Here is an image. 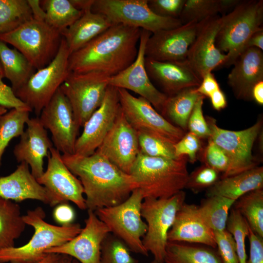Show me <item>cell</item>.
I'll return each instance as SVG.
<instances>
[{"label":"cell","instance_id":"cell-50","mask_svg":"<svg viewBox=\"0 0 263 263\" xmlns=\"http://www.w3.org/2000/svg\"><path fill=\"white\" fill-rule=\"evenodd\" d=\"M55 220L61 225H68L73 224L75 213L72 207L67 203L56 205L53 211Z\"/></svg>","mask_w":263,"mask_h":263},{"label":"cell","instance_id":"cell-60","mask_svg":"<svg viewBox=\"0 0 263 263\" xmlns=\"http://www.w3.org/2000/svg\"><path fill=\"white\" fill-rule=\"evenodd\" d=\"M150 263H160L154 259Z\"/></svg>","mask_w":263,"mask_h":263},{"label":"cell","instance_id":"cell-8","mask_svg":"<svg viewBox=\"0 0 263 263\" xmlns=\"http://www.w3.org/2000/svg\"><path fill=\"white\" fill-rule=\"evenodd\" d=\"M185 198L186 193L182 190L168 198H146L142 202L141 216L147 225L143 244L160 263H163L166 255L169 231Z\"/></svg>","mask_w":263,"mask_h":263},{"label":"cell","instance_id":"cell-35","mask_svg":"<svg viewBox=\"0 0 263 263\" xmlns=\"http://www.w3.org/2000/svg\"><path fill=\"white\" fill-rule=\"evenodd\" d=\"M41 5L46 13L45 22L61 34L82 15L70 0H43Z\"/></svg>","mask_w":263,"mask_h":263},{"label":"cell","instance_id":"cell-42","mask_svg":"<svg viewBox=\"0 0 263 263\" xmlns=\"http://www.w3.org/2000/svg\"><path fill=\"white\" fill-rule=\"evenodd\" d=\"M219 173L213 169L204 165L188 175L185 188L190 189L194 193L207 189L220 179Z\"/></svg>","mask_w":263,"mask_h":263},{"label":"cell","instance_id":"cell-58","mask_svg":"<svg viewBox=\"0 0 263 263\" xmlns=\"http://www.w3.org/2000/svg\"><path fill=\"white\" fill-rule=\"evenodd\" d=\"M56 263H80L75 259L65 255H61V257Z\"/></svg>","mask_w":263,"mask_h":263},{"label":"cell","instance_id":"cell-34","mask_svg":"<svg viewBox=\"0 0 263 263\" xmlns=\"http://www.w3.org/2000/svg\"><path fill=\"white\" fill-rule=\"evenodd\" d=\"M231 0H185L179 19L183 24L200 22L221 13L225 15L233 8Z\"/></svg>","mask_w":263,"mask_h":263},{"label":"cell","instance_id":"cell-61","mask_svg":"<svg viewBox=\"0 0 263 263\" xmlns=\"http://www.w3.org/2000/svg\"><path fill=\"white\" fill-rule=\"evenodd\" d=\"M0 73H3V71H2L1 65V63H0Z\"/></svg>","mask_w":263,"mask_h":263},{"label":"cell","instance_id":"cell-46","mask_svg":"<svg viewBox=\"0 0 263 263\" xmlns=\"http://www.w3.org/2000/svg\"><path fill=\"white\" fill-rule=\"evenodd\" d=\"M185 0H148L150 10L164 18L179 19Z\"/></svg>","mask_w":263,"mask_h":263},{"label":"cell","instance_id":"cell-14","mask_svg":"<svg viewBox=\"0 0 263 263\" xmlns=\"http://www.w3.org/2000/svg\"><path fill=\"white\" fill-rule=\"evenodd\" d=\"M118 92L121 109L136 131L154 133L174 144L185 135L183 130L160 114L146 99L135 97L125 89H118Z\"/></svg>","mask_w":263,"mask_h":263},{"label":"cell","instance_id":"cell-21","mask_svg":"<svg viewBox=\"0 0 263 263\" xmlns=\"http://www.w3.org/2000/svg\"><path fill=\"white\" fill-rule=\"evenodd\" d=\"M85 226L78 234L61 245L50 248L46 254L70 256L80 263H100L102 244L111 232L94 211L88 210Z\"/></svg>","mask_w":263,"mask_h":263},{"label":"cell","instance_id":"cell-44","mask_svg":"<svg viewBox=\"0 0 263 263\" xmlns=\"http://www.w3.org/2000/svg\"><path fill=\"white\" fill-rule=\"evenodd\" d=\"M205 97L201 95L196 101L188 118L187 128L198 138H209L210 131L203 114V105Z\"/></svg>","mask_w":263,"mask_h":263},{"label":"cell","instance_id":"cell-54","mask_svg":"<svg viewBox=\"0 0 263 263\" xmlns=\"http://www.w3.org/2000/svg\"><path fill=\"white\" fill-rule=\"evenodd\" d=\"M256 48L263 51V30L258 31L254 33L248 39L245 47L248 48Z\"/></svg>","mask_w":263,"mask_h":263},{"label":"cell","instance_id":"cell-16","mask_svg":"<svg viewBox=\"0 0 263 263\" xmlns=\"http://www.w3.org/2000/svg\"><path fill=\"white\" fill-rule=\"evenodd\" d=\"M47 158L46 170L37 179L38 183L47 189L57 205L70 201L79 209H87L82 185L64 164L60 152L53 147Z\"/></svg>","mask_w":263,"mask_h":263},{"label":"cell","instance_id":"cell-28","mask_svg":"<svg viewBox=\"0 0 263 263\" xmlns=\"http://www.w3.org/2000/svg\"><path fill=\"white\" fill-rule=\"evenodd\" d=\"M263 188V167H255L220 179L207 188L206 196H221L236 201L251 191Z\"/></svg>","mask_w":263,"mask_h":263},{"label":"cell","instance_id":"cell-45","mask_svg":"<svg viewBox=\"0 0 263 263\" xmlns=\"http://www.w3.org/2000/svg\"><path fill=\"white\" fill-rule=\"evenodd\" d=\"M205 165L225 174L229 167V160L224 151L208 138L204 153Z\"/></svg>","mask_w":263,"mask_h":263},{"label":"cell","instance_id":"cell-2","mask_svg":"<svg viewBox=\"0 0 263 263\" xmlns=\"http://www.w3.org/2000/svg\"><path fill=\"white\" fill-rule=\"evenodd\" d=\"M141 29L113 24L81 48L70 54V71L97 72L111 77L136 59Z\"/></svg>","mask_w":263,"mask_h":263},{"label":"cell","instance_id":"cell-39","mask_svg":"<svg viewBox=\"0 0 263 263\" xmlns=\"http://www.w3.org/2000/svg\"><path fill=\"white\" fill-rule=\"evenodd\" d=\"M137 132L140 152L143 154L150 157L177 158L175 155L174 143L150 132Z\"/></svg>","mask_w":263,"mask_h":263},{"label":"cell","instance_id":"cell-5","mask_svg":"<svg viewBox=\"0 0 263 263\" xmlns=\"http://www.w3.org/2000/svg\"><path fill=\"white\" fill-rule=\"evenodd\" d=\"M221 17L216 46L221 52L226 53L227 58L223 67H228L245 49L251 36L263 30V0H242Z\"/></svg>","mask_w":263,"mask_h":263},{"label":"cell","instance_id":"cell-23","mask_svg":"<svg viewBox=\"0 0 263 263\" xmlns=\"http://www.w3.org/2000/svg\"><path fill=\"white\" fill-rule=\"evenodd\" d=\"M0 197L18 202L36 200L51 207L57 205L47 189L37 181L29 165L21 162L8 175L0 177Z\"/></svg>","mask_w":263,"mask_h":263},{"label":"cell","instance_id":"cell-18","mask_svg":"<svg viewBox=\"0 0 263 263\" xmlns=\"http://www.w3.org/2000/svg\"><path fill=\"white\" fill-rule=\"evenodd\" d=\"M120 109L118 89L109 85L101 104L83 126L75 142L74 154H94L112 128Z\"/></svg>","mask_w":263,"mask_h":263},{"label":"cell","instance_id":"cell-9","mask_svg":"<svg viewBox=\"0 0 263 263\" xmlns=\"http://www.w3.org/2000/svg\"><path fill=\"white\" fill-rule=\"evenodd\" d=\"M70 55L62 37L57 53L51 62L37 70L27 82L15 92L16 95L38 117L70 74Z\"/></svg>","mask_w":263,"mask_h":263},{"label":"cell","instance_id":"cell-32","mask_svg":"<svg viewBox=\"0 0 263 263\" xmlns=\"http://www.w3.org/2000/svg\"><path fill=\"white\" fill-rule=\"evenodd\" d=\"M195 88L185 89L168 96L161 111L184 131L187 129L188 118L196 101L202 95L195 91Z\"/></svg>","mask_w":263,"mask_h":263},{"label":"cell","instance_id":"cell-19","mask_svg":"<svg viewBox=\"0 0 263 263\" xmlns=\"http://www.w3.org/2000/svg\"><path fill=\"white\" fill-rule=\"evenodd\" d=\"M139 151L137 132L127 121L120 108L112 128L95 152L130 174Z\"/></svg>","mask_w":263,"mask_h":263},{"label":"cell","instance_id":"cell-27","mask_svg":"<svg viewBox=\"0 0 263 263\" xmlns=\"http://www.w3.org/2000/svg\"><path fill=\"white\" fill-rule=\"evenodd\" d=\"M82 12L81 17L61 33L70 54L83 47L113 25L105 16L92 11L91 8Z\"/></svg>","mask_w":263,"mask_h":263},{"label":"cell","instance_id":"cell-3","mask_svg":"<svg viewBox=\"0 0 263 263\" xmlns=\"http://www.w3.org/2000/svg\"><path fill=\"white\" fill-rule=\"evenodd\" d=\"M187 161L186 156L169 159L150 157L139 151L130 174L144 199L168 198L185 188L189 175Z\"/></svg>","mask_w":263,"mask_h":263},{"label":"cell","instance_id":"cell-20","mask_svg":"<svg viewBox=\"0 0 263 263\" xmlns=\"http://www.w3.org/2000/svg\"><path fill=\"white\" fill-rule=\"evenodd\" d=\"M200 22L191 21L151 34L146 43L145 57L159 61L185 63Z\"/></svg>","mask_w":263,"mask_h":263},{"label":"cell","instance_id":"cell-33","mask_svg":"<svg viewBox=\"0 0 263 263\" xmlns=\"http://www.w3.org/2000/svg\"><path fill=\"white\" fill-rule=\"evenodd\" d=\"M236 201L221 196L207 197L197 206L203 221L214 232L226 229L229 211Z\"/></svg>","mask_w":263,"mask_h":263},{"label":"cell","instance_id":"cell-7","mask_svg":"<svg viewBox=\"0 0 263 263\" xmlns=\"http://www.w3.org/2000/svg\"><path fill=\"white\" fill-rule=\"evenodd\" d=\"M143 199L140 190L136 188L123 202L97 209L94 212L111 233L123 241L131 251L148 256L149 252L142 242V237L147 230V224L141 216Z\"/></svg>","mask_w":263,"mask_h":263},{"label":"cell","instance_id":"cell-15","mask_svg":"<svg viewBox=\"0 0 263 263\" xmlns=\"http://www.w3.org/2000/svg\"><path fill=\"white\" fill-rule=\"evenodd\" d=\"M222 23L219 15L200 22L196 37L190 46L185 63L202 81L208 73L223 67L227 56L216 46V39Z\"/></svg>","mask_w":263,"mask_h":263},{"label":"cell","instance_id":"cell-49","mask_svg":"<svg viewBox=\"0 0 263 263\" xmlns=\"http://www.w3.org/2000/svg\"><path fill=\"white\" fill-rule=\"evenodd\" d=\"M247 237L249 242V258L246 263H263V238L251 228H249Z\"/></svg>","mask_w":263,"mask_h":263},{"label":"cell","instance_id":"cell-17","mask_svg":"<svg viewBox=\"0 0 263 263\" xmlns=\"http://www.w3.org/2000/svg\"><path fill=\"white\" fill-rule=\"evenodd\" d=\"M151 33L141 29L136 59L127 68L109 78V85L132 91L148 100L162 111L168 96L158 90L152 83L145 67V48Z\"/></svg>","mask_w":263,"mask_h":263},{"label":"cell","instance_id":"cell-4","mask_svg":"<svg viewBox=\"0 0 263 263\" xmlns=\"http://www.w3.org/2000/svg\"><path fill=\"white\" fill-rule=\"evenodd\" d=\"M43 209L38 207L23 215L26 225L33 227L34 233L29 241L19 247L0 250V263H36L48 254L45 251L69 241L79 233L82 227L78 224L55 225L45 221Z\"/></svg>","mask_w":263,"mask_h":263},{"label":"cell","instance_id":"cell-55","mask_svg":"<svg viewBox=\"0 0 263 263\" xmlns=\"http://www.w3.org/2000/svg\"><path fill=\"white\" fill-rule=\"evenodd\" d=\"M252 99L261 105L263 104V80L257 83L251 90Z\"/></svg>","mask_w":263,"mask_h":263},{"label":"cell","instance_id":"cell-25","mask_svg":"<svg viewBox=\"0 0 263 263\" xmlns=\"http://www.w3.org/2000/svg\"><path fill=\"white\" fill-rule=\"evenodd\" d=\"M227 76V82L239 99H252L251 90L263 80V51L248 48L239 56Z\"/></svg>","mask_w":263,"mask_h":263},{"label":"cell","instance_id":"cell-6","mask_svg":"<svg viewBox=\"0 0 263 263\" xmlns=\"http://www.w3.org/2000/svg\"><path fill=\"white\" fill-rule=\"evenodd\" d=\"M62 39L59 31L44 21L34 19L11 32L0 34V40L19 51L37 70L54 58Z\"/></svg>","mask_w":263,"mask_h":263},{"label":"cell","instance_id":"cell-51","mask_svg":"<svg viewBox=\"0 0 263 263\" xmlns=\"http://www.w3.org/2000/svg\"><path fill=\"white\" fill-rule=\"evenodd\" d=\"M220 89L219 84L214 74L209 72L204 76L200 84L195 90L200 94L205 97H209L212 93Z\"/></svg>","mask_w":263,"mask_h":263},{"label":"cell","instance_id":"cell-48","mask_svg":"<svg viewBox=\"0 0 263 263\" xmlns=\"http://www.w3.org/2000/svg\"><path fill=\"white\" fill-rule=\"evenodd\" d=\"M3 77V74L0 73V106L7 109H27L31 110L27 105L16 95L12 88L3 82L2 80Z\"/></svg>","mask_w":263,"mask_h":263},{"label":"cell","instance_id":"cell-22","mask_svg":"<svg viewBox=\"0 0 263 263\" xmlns=\"http://www.w3.org/2000/svg\"><path fill=\"white\" fill-rule=\"evenodd\" d=\"M26 124V129L15 146L13 153L18 162L29 165L32 175L38 179L44 171L43 160L48 157L53 144L38 117L29 118Z\"/></svg>","mask_w":263,"mask_h":263},{"label":"cell","instance_id":"cell-41","mask_svg":"<svg viewBox=\"0 0 263 263\" xmlns=\"http://www.w3.org/2000/svg\"><path fill=\"white\" fill-rule=\"evenodd\" d=\"M110 234L102 244L100 263H138V261L131 255L127 245Z\"/></svg>","mask_w":263,"mask_h":263},{"label":"cell","instance_id":"cell-59","mask_svg":"<svg viewBox=\"0 0 263 263\" xmlns=\"http://www.w3.org/2000/svg\"><path fill=\"white\" fill-rule=\"evenodd\" d=\"M7 112V109L0 106V116L6 113Z\"/></svg>","mask_w":263,"mask_h":263},{"label":"cell","instance_id":"cell-43","mask_svg":"<svg viewBox=\"0 0 263 263\" xmlns=\"http://www.w3.org/2000/svg\"><path fill=\"white\" fill-rule=\"evenodd\" d=\"M218 254L222 263H239L235 241L226 229L214 232Z\"/></svg>","mask_w":263,"mask_h":263},{"label":"cell","instance_id":"cell-29","mask_svg":"<svg viewBox=\"0 0 263 263\" xmlns=\"http://www.w3.org/2000/svg\"><path fill=\"white\" fill-rule=\"evenodd\" d=\"M0 62L4 77L11 82L14 93L27 82L36 70L19 51L15 48H10L1 40Z\"/></svg>","mask_w":263,"mask_h":263},{"label":"cell","instance_id":"cell-26","mask_svg":"<svg viewBox=\"0 0 263 263\" xmlns=\"http://www.w3.org/2000/svg\"><path fill=\"white\" fill-rule=\"evenodd\" d=\"M145 64L150 80L162 87L167 96L185 89L196 88L201 82L185 63L159 61L145 57Z\"/></svg>","mask_w":263,"mask_h":263},{"label":"cell","instance_id":"cell-13","mask_svg":"<svg viewBox=\"0 0 263 263\" xmlns=\"http://www.w3.org/2000/svg\"><path fill=\"white\" fill-rule=\"evenodd\" d=\"M38 118L51 132L55 148L62 154H74L79 128L71 104L60 89L42 109Z\"/></svg>","mask_w":263,"mask_h":263},{"label":"cell","instance_id":"cell-11","mask_svg":"<svg viewBox=\"0 0 263 263\" xmlns=\"http://www.w3.org/2000/svg\"><path fill=\"white\" fill-rule=\"evenodd\" d=\"M110 77L97 72H70L59 88L69 100L78 127H83L100 106Z\"/></svg>","mask_w":263,"mask_h":263},{"label":"cell","instance_id":"cell-36","mask_svg":"<svg viewBox=\"0 0 263 263\" xmlns=\"http://www.w3.org/2000/svg\"><path fill=\"white\" fill-rule=\"evenodd\" d=\"M233 207L245 219L251 229L263 238V189L246 193L235 202Z\"/></svg>","mask_w":263,"mask_h":263},{"label":"cell","instance_id":"cell-38","mask_svg":"<svg viewBox=\"0 0 263 263\" xmlns=\"http://www.w3.org/2000/svg\"><path fill=\"white\" fill-rule=\"evenodd\" d=\"M31 112L27 109H12L0 116V167L3 154L11 140L24 132Z\"/></svg>","mask_w":263,"mask_h":263},{"label":"cell","instance_id":"cell-31","mask_svg":"<svg viewBox=\"0 0 263 263\" xmlns=\"http://www.w3.org/2000/svg\"><path fill=\"white\" fill-rule=\"evenodd\" d=\"M26 225L19 206L0 197V250L15 246Z\"/></svg>","mask_w":263,"mask_h":263},{"label":"cell","instance_id":"cell-30","mask_svg":"<svg viewBox=\"0 0 263 263\" xmlns=\"http://www.w3.org/2000/svg\"><path fill=\"white\" fill-rule=\"evenodd\" d=\"M163 263H222L214 248L204 245L168 242Z\"/></svg>","mask_w":263,"mask_h":263},{"label":"cell","instance_id":"cell-37","mask_svg":"<svg viewBox=\"0 0 263 263\" xmlns=\"http://www.w3.org/2000/svg\"><path fill=\"white\" fill-rule=\"evenodd\" d=\"M33 19L27 0H0V34L11 32Z\"/></svg>","mask_w":263,"mask_h":263},{"label":"cell","instance_id":"cell-10","mask_svg":"<svg viewBox=\"0 0 263 263\" xmlns=\"http://www.w3.org/2000/svg\"><path fill=\"white\" fill-rule=\"evenodd\" d=\"M91 10L105 16L113 25L123 24L151 34L183 24L179 19L154 14L148 0H94Z\"/></svg>","mask_w":263,"mask_h":263},{"label":"cell","instance_id":"cell-56","mask_svg":"<svg viewBox=\"0 0 263 263\" xmlns=\"http://www.w3.org/2000/svg\"><path fill=\"white\" fill-rule=\"evenodd\" d=\"M70 1L75 8L82 11L88 8H91L94 2V0H70Z\"/></svg>","mask_w":263,"mask_h":263},{"label":"cell","instance_id":"cell-24","mask_svg":"<svg viewBox=\"0 0 263 263\" xmlns=\"http://www.w3.org/2000/svg\"><path fill=\"white\" fill-rule=\"evenodd\" d=\"M168 242H184L216 248L214 232L200 218L197 206L184 203L168 234Z\"/></svg>","mask_w":263,"mask_h":263},{"label":"cell","instance_id":"cell-57","mask_svg":"<svg viewBox=\"0 0 263 263\" xmlns=\"http://www.w3.org/2000/svg\"><path fill=\"white\" fill-rule=\"evenodd\" d=\"M61 256V254L49 253L43 260L36 263H56Z\"/></svg>","mask_w":263,"mask_h":263},{"label":"cell","instance_id":"cell-53","mask_svg":"<svg viewBox=\"0 0 263 263\" xmlns=\"http://www.w3.org/2000/svg\"><path fill=\"white\" fill-rule=\"evenodd\" d=\"M34 19L45 21L46 13L39 0H27Z\"/></svg>","mask_w":263,"mask_h":263},{"label":"cell","instance_id":"cell-52","mask_svg":"<svg viewBox=\"0 0 263 263\" xmlns=\"http://www.w3.org/2000/svg\"><path fill=\"white\" fill-rule=\"evenodd\" d=\"M209 97L212 106L215 110L220 111L226 106V97L221 89L212 93Z\"/></svg>","mask_w":263,"mask_h":263},{"label":"cell","instance_id":"cell-12","mask_svg":"<svg viewBox=\"0 0 263 263\" xmlns=\"http://www.w3.org/2000/svg\"><path fill=\"white\" fill-rule=\"evenodd\" d=\"M207 123L210 131L209 138L224 151L229 160L228 169L221 178L233 175L257 166L252 150L261 131V119L246 129L237 131L220 128L215 120L210 117Z\"/></svg>","mask_w":263,"mask_h":263},{"label":"cell","instance_id":"cell-1","mask_svg":"<svg viewBox=\"0 0 263 263\" xmlns=\"http://www.w3.org/2000/svg\"><path fill=\"white\" fill-rule=\"evenodd\" d=\"M61 157L82 185L87 210L117 205L137 188L132 176L95 152L89 156L65 154Z\"/></svg>","mask_w":263,"mask_h":263},{"label":"cell","instance_id":"cell-40","mask_svg":"<svg viewBox=\"0 0 263 263\" xmlns=\"http://www.w3.org/2000/svg\"><path fill=\"white\" fill-rule=\"evenodd\" d=\"M249 225L239 211L233 207L230 210L226 225V230L235 241L239 263H246L245 238L249 233Z\"/></svg>","mask_w":263,"mask_h":263},{"label":"cell","instance_id":"cell-47","mask_svg":"<svg viewBox=\"0 0 263 263\" xmlns=\"http://www.w3.org/2000/svg\"><path fill=\"white\" fill-rule=\"evenodd\" d=\"M201 147L200 138L188 132L174 144L175 155L177 158L188 156L189 162L193 163L196 160L197 154Z\"/></svg>","mask_w":263,"mask_h":263}]
</instances>
